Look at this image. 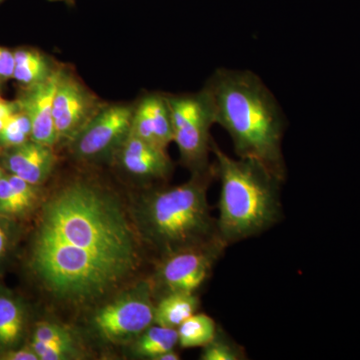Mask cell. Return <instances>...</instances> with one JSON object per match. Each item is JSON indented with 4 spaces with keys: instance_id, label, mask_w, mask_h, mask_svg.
I'll list each match as a JSON object with an SVG mask.
<instances>
[{
    "instance_id": "cell-15",
    "label": "cell",
    "mask_w": 360,
    "mask_h": 360,
    "mask_svg": "<svg viewBox=\"0 0 360 360\" xmlns=\"http://www.w3.org/2000/svg\"><path fill=\"white\" fill-rule=\"evenodd\" d=\"M45 196L41 186H35L6 172L0 179V214L25 222L35 217Z\"/></svg>"
},
{
    "instance_id": "cell-6",
    "label": "cell",
    "mask_w": 360,
    "mask_h": 360,
    "mask_svg": "<svg viewBox=\"0 0 360 360\" xmlns=\"http://www.w3.org/2000/svg\"><path fill=\"white\" fill-rule=\"evenodd\" d=\"M174 142L182 165L191 174L210 169L213 139L210 129L215 124L212 94L206 85L194 94H168Z\"/></svg>"
},
{
    "instance_id": "cell-14",
    "label": "cell",
    "mask_w": 360,
    "mask_h": 360,
    "mask_svg": "<svg viewBox=\"0 0 360 360\" xmlns=\"http://www.w3.org/2000/svg\"><path fill=\"white\" fill-rule=\"evenodd\" d=\"M32 323L25 297L0 283V355L27 345Z\"/></svg>"
},
{
    "instance_id": "cell-3",
    "label": "cell",
    "mask_w": 360,
    "mask_h": 360,
    "mask_svg": "<svg viewBox=\"0 0 360 360\" xmlns=\"http://www.w3.org/2000/svg\"><path fill=\"white\" fill-rule=\"evenodd\" d=\"M215 177L213 163L179 186L142 193L129 208L142 243L161 257L219 238L207 200L208 187Z\"/></svg>"
},
{
    "instance_id": "cell-24",
    "label": "cell",
    "mask_w": 360,
    "mask_h": 360,
    "mask_svg": "<svg viewBox=\"0 0 360 360\" xmlns=\"http://www.w3.org/2000/svg\"><path fill=\"white\" fill-rule=\"evenodd\" d=\"M30 347L37 355L39 360L82 359L84 356V349L79 342H49Z\"/></svg>"
},
{
    "instance_id": "cell-5",
    "label": "cell",
    "mask_w": 360,
    "mask_h": 360,
    "mask_svg": "<svg viewBox=\"0 0 360 360\" xmlns=\"http://www.w3.org/2000/svg\"><path fill=\"white\" fill-rule=\"evenodd\" d=\"M155 309L150 281L139 279L87 309L85 328L103 347H125L155 323Z\"/></svg>"
},
{
    "instance_id": "cell-1",
    "label": "cell",
    "mask_w": 360,
    "mask_h": 360,
    "mask_svg": "<svg viewBox=\"0 0 360 360\" xmlns=\"http://www.w3.org/2000/svg\"><path fill=\"white\" fill-rule=\"evenodd\" d=\"M142 252L130 210L117 193L77 177L45 196L26 264L52 300L89 309L132 283Z\"/></svg>"
},
{
    "instance_id": "cell-2",
    "label": "cell",
    "mask_w": 360,
    "mask_h": 360,
    "mask_svg": "<svg viewBox=\"0 0 360 360\" xmlns=\"http://www.w3.org/2000/svg\"><path fill=\"white\" fill-rule=\"evenodd\" d=\"M205 85L212 94L215 123L231 135L238 158L262 163L283 181L285 118L264 82L250 70L219 68Z\"/></svg>"
},
{
    "instance_id": "cell-25",
    "label": "cell",
    "mask_w": 360,
    "mask_h": 360,
    "mask_svg": "<svg viewBox=\"0 0 360 360\" xmlns=\"http://www.w3.org/2000/svg\"><path fill=\"white\" fill-rule=\"evenodd\" d=\"M14 51L0 46V84L13 79Z\"/></svg>"
},
{
    "instance_id": "cell-13",
    "label": "cell",
    "mask_w": 360,
    "mask_h": 360,
    "mask_svg": "<svg viewBox=\"0 0 360 360\" xmlns=\"http://www.w3.org/2000/svg\"><path fill=\"white\" fill-rule=\"evenodd\" d=\"M58 72L59 70L44 84L22 89L18 98L32 122V141L54 148H56V132L53 122V99Z\"/></svg>"
},
{
    "instance_id": "cell-27",
    "label": "cell",
    "mask_w": 360,
    "mask_h": 360,
    "mask_svg": "<svg viewBox=\"0 0 360 360\" xmlns=\"http://www.w3.org/2000/svg\"><path fill=\"white\" fill-rule=\"evenodd\" d=\"M0 360H39V357L28 345L9 350L0 355Z\"/></svg>"
},
{
    "instance_id": "cell-21",
    "label": "cell",
    "mask_w": 360,
    "mask_h": 360,
    "mask_svg": "<svg viewBox=\"0 0 360 360\" xmlns=\"http://www.w3.org/2000/svg\"><path fill=\"white\" fill-rule=\"evenodd\" d=\"M49 342H79L77 335L70 328L52 319H40L33 322L27 345Z\"/></svg>"
},
{
    "instance_id": "cell-32",
    "label": "cell",
    "mask_w": 360,
    "mask_h": 360,
    "mask_svg": "<svg viewBox=\"0 0 360 360\" xmlns=\"http://www.w3.org/2000/svg\"><path fill=\"white\" fill-rule=\"evenodd\" d=\"M0 89H1V84H0Z\"/></svg>"
},
{
    "instance_id": "cell-31",
    "label": "cell",
    "mask_w": 360,
    "mask_h": 360,
    "mask_svg": "<svg viewBox=\"0 0 360 360\" xmlns=\"http://www.w3.org/2000/svg\"><path fill=\"white\" fill-rule=\"evenodd\" d=\"M4 0H0V4H1L2 2H4Z\"/></svg>"
},
{
    "instance_id": "cell-28",
    "label": "cell",
    "mask_w": 360,
    "mask_h": 360,
    "mask_svg": "<svg viewBox=\"0 0 360 360\" xmlns=\"http://www.w3.org/2000/svg\"><path fill=\"white\" fill-rule=\"evenodd\" d=\"M180 359V355L176 350L170 349L165 352V354H160L156 360H179Z\"/></svg>"
},
{
    "instance_id": "cell-12",
    "label": "cell",
    "mask_w": 360,
    "mask_h": 360,
    "mask_svg": "<svg viewBox=\"0 0 360 360\" xmlns=\"http://www.w3.org/2000/svg\"><path fill=\"white\" fill-rule=\"evenodd\" d=\"M130 134L158 148H168L174 142V130L167 94H146L135 104Z\"/></svg>"
},
{
    "instance_id": "cell-23",
    "label": "cell",
    "mask_w": 360,
    "mask_h": 360,
    "mask_svg": "<svg viewBox=\"0 0 360 360\" xmlns=\"http://www.w3.org/2000/svg\"><path fill=\"white\" fill-rule=\"evenodd\" d=\"M32 139V122L25 110L16 111L0 131V150L20 146Z\"/></svg>"
},
{
    "instance_id": "cell-4",
    "label": "cell",
    "mask_w": 360,
    "mask_h": 360,
    "mask_svg": "<svg viewBox=\"0 0 360 360\" xmlns=\"http://www.w3.org/2000/svg\"><path fill=\"white\" fill-rule=\"evenodd\" d=\"M217 177L220 180L219 238L225 245L258 236L281 219V184L262 163L232 158L212 141Z\"/></svg>"
},
{
    "instance_id": "cell-9",
    "label": "cell",
    "mask_w": 360,
    "mask_h": 360,
    "mask_svg": "<svg viewBox=\"0 0 360 360\" xmlns=\"http://www.w3.org/2000/svg\"><path fill=\"white\" fill-rule=\"evenodd\" d=\"M103 104L75 73L61 65L53 99L56 148L68 146Z\"/></svg>"
},
{
    "instance_id": "cell-7",
    "label": "cell",
    "mask_w": 360,
    "mask_h": 360,
    "mask_svg": "<svg viewBox=\"0 0 360 360\" xmlns=\"http://www.w3.org/2000/svg\"><path fill=\"white\" fill-rule=\"evenodd\" d=\"M226 246L217 238L158 258L155 274L149 278L155 302L169 293H195L207 281Z\"/></svg>"
},
{
    "instance_id": "cell-30",
    "label": "cell",
    "mask_w": 360,
    "mask_h": 360,
    "mask_svg": "<svg viewBox=\"0 0 360 360\" xmlns=\"http://www.w3.org/2000/svg\"><path fill=\"white\" fill-rule=\"evenodd\" d=\"M4 174H6V172H4V168L0 167V179H1L2 176H4Z\"/></svg>"
},
{
    "instance_id": "cell-19",
    "label": "cell",
    "mask_w": 360,
    "mask_h": 360,
    "mask_svg": "<svg viewBox=\"0 0 360 360\" xmlns=\"http://www.w3.org/2000/svg\"><path fill=\"white\" fill-rule=\"evenodd\" d=\"M217 328L210 315L196 312L177 328L179 347L186 349L202 348L214 338Z\"/></svg>"
},
{
    "instance_id": "cell-11",
    "label": "cell",
    "mask_w": 360,
    "mask_h": 360,
    "mask_svg": "<svg viewBox=\"0 0 360 360\" xmlns=\"http://www.w3.org/2000/svg\"><path fill=\"white\" fill-rule=\"evenodd\" d=\"M56 165V148L30 141L0 150V167L35 186H44Z\"/></svg>"
},
{
    "instance_id": "cell-22",
    "label": "cell",
    "mask_w": 360,
    "mask_h": 360,
    "mask_svg": "<svg viewBox=\"0 0 360 360\" xmlns=\"http://www.w3.org/2000/svg\"><path fill=\"white\" fill-rule=\"evenodd\" d=\"M245 348L232 340L224 330L217 328V333L210 342L202 347L201 360H243L246 359Z\"/></svg>"
},
{
    "instance_id": "cell-10",
    "label": "cell",
    "mask_w": 360,
    "mask_h": 360,
    "mask_svg": "<svg viewBox=\"0 0 360 360\" xmlns=\"http://www.w3.org/2000/svg\"><path fill=\"white\" fill-rule=\"evenodd\" d=\"M112 160L124 174L141 180L167 179L174 170L167 149L158 148L131 134Z\"/></svg>"
},
{
    "instance_id": "cell-20",
    "label": "cell",
    "mask_w": 360,
    "mask_h": 360,
    "mask_svg": "<svg viewBox=\"0 0 360 360\" xmlns=\"http://www.w3.org/2000/svg\"><path fill=\"white\" fill-rule=\"evenodd\" d=\"M25 236L23 222L0 214V277L8 269Z\"/></svg>"
},
{
    "instance_id": "cell-8",
    "label": "cell",
    "mask_w": 360,
    "mask_h": 360,
    "mask_svg": "<svg viewBox=\"0 0 360 360\" xmlns=\"http://www.w3.org/2000/svg\"><path fill=\"white\" fill-rule=\"evenodd\" d=\"M134 111V104L104 103L68 144L70 155L85 163L112 160L131 132Z\"/></svg>"
},
{
    "instance_id": "cell-17",
    "label": "cell",
    "mask_w": 360,
    "mask_h": 360,
    "mask_svg": "<svg viewBox=\"0 0 360 360\" xmlns=\"http://www.w3.org/2000/svg\"><path fill=\"white\" fill-rule=\"evenodd\" d=\"M177 345L179 333L176 328L153 323L125 347L134 359L156 360L160 354L174 349Z\"/></svg>"
},
{
    "instance_id": "cell-26",
    "label": "cell",
    "mask_w": 360,
    "mask_h": 360,
    "mask_svg": "<svg viewBox=\"0 0 360 360\" xmlns=\"http://www.w3.org/2000/svg\"><path fill=\"white\" fill-rule=\"evenodd\" d=\"M20 108V101H8L4 98L0 94V131L6 127L7 122L11 120V116L14 115Z\"/></svg>"
},
{
    "instance_id": "cell-18",
    "label": "cell",
    "mask_w": 360,
    "mask_h": 360,
    "mask_svg": "<svg viewBox=\"0 0 360 360\" xmlns=\"http://www.w3.org/2000/svg\"><path fill=\"white\" fill-rule=\"evenodd\" d=\"M200 298L195 293L174 292L155 302V323L176 328L191 315L196 314Z\"/></svg>"
},
{
    "instance_id": "cell-16",
    "label": "cell",
    "mask_w": 360,
    "mask_h": 360,
    "mask_svg": "<svg viewBox=\"0 0 360 360\" xmlns=\"http://www.w3.org/2000/svg\"><path fill=\"white\" fill-rule=\"evenodd\" d=\"M14 51L13 79L22 89L44 84L51 79L61 65L44 52L32 47H18Z\"/></svg>"
},
{
    "instance_id": "cell-29",
    "label": "cell",
    "mask_w": 360,
    "mask_h": 360,
    "mask_svg": "<svg viewBox=\"0 0 360 360\" xmlns=\"http://www.w3.org/2000/svg\"><path fill=\"white\" fill-rule=\"evenodd\" d=\"M49 1L65 2V4H68V6H75V0H49Z\"/></svg>"
}]
</instances>
